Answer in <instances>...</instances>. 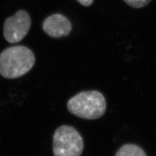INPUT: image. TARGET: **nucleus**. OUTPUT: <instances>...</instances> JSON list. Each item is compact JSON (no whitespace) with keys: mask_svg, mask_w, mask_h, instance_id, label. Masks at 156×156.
I'll return each instance as SVG.
<instances>
[{"mask_svg":"<svg viewBox=\"0 0 156 156\" xmlns=\"http://www.w3.org/2000/svg\"><path fill=\"white\" fill-rule=\"evenodd\" d=\"M35 62V55L29 48L23 46L7 48L0 53V75L16 79L25 75Z\"/></svg>","mask_w":156,"mask_h":156,"instance_id":"f257e3e1","label":"nucleus"},{"mask_svg":"<svg viewBox=\"0 0 156 156\" xmlns=\"http://www.w3.org/2000/svg\"><path fill=\"white\" fill-rule=\"evenodd\" d=\"M67 108L70 113L80 118L94 120L104 115L106 101L98 91H83L68 101Z\"/></svg>","mask_w":156,"mask_h":156,"instance_id":"f03ea898","label":"nucleus"},{"mask_svg":"<svg viewBox=\"0 0 156 156\" xmlns=\"http://www.w3.org/2000/svg\"><path fill=\"white\" fill-rule=\"evenodd\" d=\"M83 148V139L74 127L63 125L55 130L53 136L54 156H80Z\"/></svg>","mask_w":156,"mask_h":156,"instance_id":"7ed1b4c3","label":"nucleus"},{"mask_svg":"<svg viewBox=\"0 0 156 156\" xmlns=\"http://www.w3.org/2000/svg\"><path fill=\"white\" fill-rule=\"evenodd\" d=\"M31 26L29 14L23 10H20L14 15L7 18L3 25V36L10 43L21 41L26 36Z\"/></svg>","mask_w":156,"mask_h":156,"instance_id":"20e7f679","label":"nucleus"},{"mask_svg":"<svg viewBox=\"0 0 156 156\" xmlns=\"http://www.w3.org/2000/svg\"><path fill=\"white\" fill-rule=\"evenodd\" d=\"M43 30L50 37L60 38L69 35L72 24L66 17L60 14L48 16L43 22Z\"/></svg>","mask_w":156,"mask_h":156,"instance_id":"39448f33","label":"nucleus"},{"mask_svg":"<svg viewBox=\"0 0 156 156\" xmlns=\"http://www.w3.org/2000/svg\"><path fill=\"white\" fill-rule=\"evenodd\" d=\"M115 156H147L140 146L133 144H126L117 151Z\"/></svg>","mask_w":156,"mask_h":156,"instance_id":"423d86ee","label":"nucleus"},{"mask_svg":"<svg viewBox=\"0 0 156 156\" xmlns=\"http://www.w3.org/2000/svg\"><path fill=\"white\" fill-rule=\"evenodd\" d=\"M124 1L130 7L139 9L146 6L152 0H124Z\"/></svg>","mask_w":156,"mask_h":156,"instance_id":"0eeeda50","label":"nucleus"},{"mask_svg":"<svg viewBox=\"0 0 156 156\" xmlns=\"http://www.w3.org/2000/svg\"><path fill=\"white\" fill-rule=\"evenodd\" d=\"M77 2H79L81 5L85 7H89L93 2V0H76Z\"/></svg>","mask_w":156,"mask_h":156,"instance_id":"6e6552de","label":"nucleus"}]
</instances>
